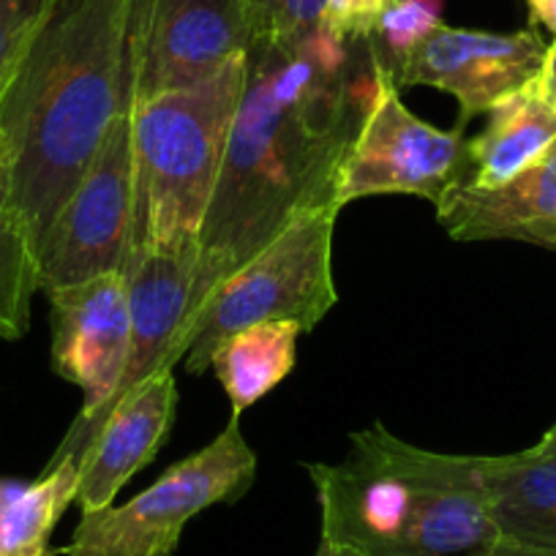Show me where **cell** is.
Instances as JSON below:
<instances>
[{"mask_svg": "<svg viewBox=\"0 0 556 556\" xmlns=\"http://www.w3.org/2000/svg\"><path fill=\"white\" fill-rule=\"evenodd\" d=\"M388 74L374 39H341L325 25L251 47L197 245L191 317L295 218L341 213V167Z\"/></svg>", "mask_w": 556, "mask_h": 556, "instance_id": "cell-1", "label": "cell"}, {"mask_svg": "<svg viewBox=\"0 0 556 556\" xmlns=\"http://www.w3.org/2000/svg\"><path fill=\"white\" fill-rule=\"evenodd\" d=\"M153 0H55L0 93L12 197L39 256L63 202L131 110Z\"/></svg>", "mask_w": 556, "mask_h": 556, "instance_id": "cell-2", "label": "cell"}, {"mask_svg": "<svg viewBox=\"0 0 556 556\" xmlns=\"http://www.w3.org/2000/svg\"><path fill=\"white\" fill-rule=\"evenodd\" d=\"M350 445L341 464H306L323 543L357 556H464L500 540L480 456L426 451L382 424Z\"/></svg>", "mask_w": 556, "mask_h": 556, "instance_id": "cell-3", "label": "cell"}, {"mask_svg": "<svg viewBox=\"0 0 556 556\" xmlns=\"http://www.w3.org/2000/svg\"><path fill=\"white\" fill-rule=\"evenodd\" d=\"M249 55L216 77L131 106L134 207L126 273L139 256L167 245H200L224 151L245 85Z\"/></svg>", "mask_w": 556, "mask_h": 556, "instance_id": "cell-4", "label": "cell"}, {"mask_svg": "<svg viewBox=\"0 0 556 556\" xmlns=\"http://www.w3.org/2000/svg\"><path fill=\"white\" fill-rule=\"evenodd\" d=\"M339 211H314L278 232L254 260L207 298L180 341L186 371L205 374L227 336L260 323L317 328L339 301L333 285V229Z\"/></svg>", "mask_w": 556, "mask_h": 556, "instance_id": "cell-5", "label": "cell"}, {"mask_svg": "<svg viewBox=\"0 0 556 556\" xmlns=\"http://www.w3.org/2000/svg\"><path fill=\"white\" fill-rule=\"evenodd\" d=\"M256 480V453L232 415L227 429L173 464L151 489L128 500L83 513L66 556H173L186 523L213 505H232Z\"/></svg>", "mask_w": 556, "mask_h": 556, "instance_id": "cell-6", "label": "cell"}, {"mask_svg": "<svg viewBox=\"0 0 556 556\" xmlns=\"http://www.w3.org/2000/svg\"><path fill=\"white\" fill-rule=\"evenodd\" d=\"M469 153L464 128L442 131L401 101L393 74L379 88L366 123L341 167L336 202L344 211L363 197H424L434 207L467 184Z\"/></svg>", "mask_w": 556, "mask_h": 556, "instance_id": "cell-7", "label": "cell"}, {"mask_svg": "<svg viewBox=\"0 0 556 556\" xmlns=\"http://www.w3.org/2000/svg\"><path fill=\"white\" fill-rule=\"evenodd\" d=\"M134 207L131 110L123 112L39 249V292L121 273Z\"/></svg>", "mask_w": 556, "mask_h": 556, "instance_id": "cell-8", "label": "cell"}, {"mask_svg": "<svg viewBox=\"0 0 556 556\" xmlns=\"http://www.w3.org/2000/svg\"><path fill=\"white\" fill-rule=\"evenodd\" d=\"M548 45L534 28L491 34L469 28H437L424 45L393 68L401 88H437L458 101L456 128L475 115H489L502 99L540 74Z\"/></svg>", "mask_w": 556, "mask_h": 556, "instance_id": "cell-9", "label": "cell"}, {"mask_svg": "<svg viewBox=\"0 0 556 556\" xmlns=\"http://www.w3.org/2000/svg\"><path fill=\"white\" fill-rule=\"evenodd\" d=\"M197 245H167L139 256L123 276L128 281V312H131V341L121 384L99 415L83 429H68L50 462L83 453L101 420L126 399L137 384L151 379L162 368H175L180 355L186 323L191 317V290H194Z\"/></svg>", "mask_w": 556, "mask_h": 556, "instance_id": "cell-10", "label": "cell"}, {"mask_svg": "<svg viewBox=\"0 0 556 556\" xmlns=\"http://www.w3.org/2000/svg\"><path fill=\"white\" fill-rule=\"evenodd\" d=\"M52 371L83 390V409L72 429H83L121 384L131 341L128 281L104 273L50 292Z\"/></svg>", "mask_w": 556, "mask_h": 556, "instance_id": "cell-11", "label": "cell"}, {"mask_svg": "<svg viewBox=\"0 0 556 556\" xmlns=\"http://www.w3.org/2000/svg\"><path fill=\"white\" fill-rule=\"evenodd\" d=\"M254 45L249 0H153L134 104L167 90L194 88L249 55Z\"/></svg>", "mask_w": 556, "mask_h": 556, "instance_id": "cell-12", "label": "cell"}, {"mask_svg": "<svg viewBox=\"0 0 556 556\" xmlns=\"http://www.w3.org/2000/svg\"><path fill=\"white\" fill-rule=\"evenodd\" d=\"M175 412V368H162L117 401L77 456L74 505H79L83 513L110 507L123 485L162 451L173 431Z\"/></svg>", "mask_w": 556, "mask_h": 556, "instance_id": "cell-13", "label": "cell"}, {"mask_svg": "<svg viewBox=\"0 0 556 556\" xmlns=\"http://www.w3.org/2000/svg\"><path fill=\"white\" fill-rule=\"evenodd\" d=\"M556 218V142L543 159L485 191L456 189L437 205L453 240H523Z\"/></svg>", "mask_w": 556, "mask_h": 556, "instance_id": "cell-14", "label": "cell"}, {"mask_svg": "<svg viewBox=\"0 0 556 556\" xmlns=\"http://www.w3.org/2000/svg\"><path fill=\"white\" fill-rule=\"evenodd\" d=\"M556 142V106L540 90L538 77L502 99L489 112V123L478 137L467 139L469 173L458 189L485 191L505 186Z\"/></svg>", "mask_w": 556, "mask_h": 556, "instance_id": "cell-15", "label": "cell"}, {"mask_svg": "<svg viewBox=\"0 0 556 556\" xmlns=\"http://www.w3.org/2000/svg\"><path fill=\"white\" fill-rule=\"evenodd\" d=\"M500 538L556 548V458L532 451L480 456Z\"/></svg>", "mask_w": 556, "mask_h": 556, "instance_id": "cell-16", "label": "cell"}, {"mask_svg": "<svg viewBox=\"0 0 556 556\" xmlns=\"http://www.w3.org/2000/svg\"><path fill=\"white\" fill-rule=\"evenodd\" d=\"M295 323H260L227 336L211 357V368L222 382L232 415H243L251 404L285 382L298 361Z\"/></svg>", "mask_w": 556, "mask_h": 556, "instance_id": "cell-17", "label": "cell"}, {"mask_svg": "<svg viewBox=\"0 0 556 556\" xmlns=\"http://www.w3.org/2000/svg\"><path fill=\"white\" fill-rule=\"evenodd\" d=\"M77 496V458L50 462L41 478H0V556H50V538Z\"/></svg>", "mask_w": 556, "mask_h": 556, "instance_id": "cell-18", "label": "cell"}, {"mask_svg": "<svg viewBox=\"0 0 556 556\" xmlns=\"http://www.w3.org/2000/svg\"><path fill=\"white\" fill-rule=\"evenodd\" d=\"M39 292V256L12 197V164L0 137V339H23Z\"/></svg>", "mask_w": 556, "mask_h": 556, "instance_id": "cell-19", "label": "cell"}, {"mask_svg": "<svg viewBox=\"0 0 556 556\" xmlns=\"http://www.w3.org/2000/svg\"><path fill=\"white\" fill-rule=\"evenodd\" d=\"M445 0H390L374 34V47L393 72L437 28H442Z\"/></svg>", "mask_w": 556, "mask_h": 556, "instance_id": "cell-20", "label": "cell"}, {"mask_svg": "<svg viewBox=\"0 0 556 556\" xmlns=\"http://www.w3.org/2000/svg\"><path fill=\"white\" fill-rule=\"evenodd\" d=\"M55 0H0V93Z\"/></svg>", "mask_w": 556, "mask_h": 556, "instance_id": "cell-21", "label": "cell"}, {"mask_svg": "<svg viewBox=\"0 0 556 556\" xmlns=\"http://www.w3.org/2000/svg\"><path fill=\"white\" fill-rule=\"evenodd\" d=\"M390 0H325L323 23L341 39L366 41L374 39Z\"/></svg>", "mask_w": 556, "mask_h": 556, "instance_id": "cell-22", "label": "cell"}, {"mask_svg": "<svg viewBox=\"0 0 556 556\" xmlns=\"http://www.w3.org/2000/svg\"><path fill=\"white\" fill-rule=\"evenodd\" d=\"M325 0H281L276 41H298L323 23Z\"/></svg>", "mask_w": 556, "mask_h": 556, "instance_id": "cell-23", "label": "cell"}, {"mask_svg": "<svg viewBox=\"0 0 556 556\" xmlns=\"http://www.w3.org/2000/svg\"><path fill=\"white\" fill-rule=\"evenodd\" d=\"M251 12H254L256 25V45H270L278 34V9L281 0H249Z\"/></svg>", "mask_w": 556, "mask_h": 556, "instance_id": "cell-24", "label": "cell"}, {"mask_svg": "<svg viewBox=\"0 0 556 556\" xmlns=\"http://www.w3.org/2000/svg\"><path fill=\"white\" fill-rule=\"evenodd\" d=\"M464 556H556V548H540V545H527V543H516V540L500 538L494 540L485 548L472 551V554Z\"/></svg>", "mask_w": 556, "mask_h": 556, "instance_id": "cell-25", "label": "cell"}, {"mask_svg": "<svg viewBox=\"0 0 556 556\" xmlns=\"http://www.w3.org/2000/svg\"><path fill=\"white\" fill-rule=\"evenodd\" d=\"M538 85H540V90H543L545 99L556 106V36H554V41L548 45V52H545L543 68H540V74H538Z\"/></svg>", "mask_w": 556, "mask_h": 556, "instance_id": "cell-26", "label": "cell"}, {"mask_svg": "<svg viewBox=\"0 0 556 556\" xmlns=\"http://www.w3.org/2000/svg\"><path fill=\"white\" fill-rule=\"evenodd\" d=\"M532 23L545 25L556 36V0H527Z\"/></svg>", "mask_w": 556, "mask_h": 556, "instance_id": "cell-27", "label": "cell"}, {"mask_svg": "<svg viewBox=\"0 0 556 556\" xmlns=\"http://www.w3.org/2000/svg\"><path fill=\"white\" fill-rule=\"evenodd\" d=\"M523 240H527V243H538V245H548V249H556V218L554 222L543 224V227H534Z\"/></svg>", "mask_w": 556, "mask_h": 556, "instance_id": "cell-28", "label": "cell"}, {"mask_svg": "<svg viewBox=\"0 0 556 556\" xmlns=\"http://www.w3.org/2000/svg\"><path fill=\"white\" fill-rule=\"evenodd\" d=\"M534 456H543V458H556V424L551 426L548 431L543 434V440L538 442L534 447H529Z\"/></svg>", "mask_w": 556, "mask_h": 556, "instance_id": "cell-29", "label": "cell"}, {"mask_svg": "<svg viewBox=\"0 0 556 556\" xmlns=\"http://www.w3.org/2000/svg\"><path fill=\"white\" fill-rule=\"evenodd\" d=\"M314 556H357V554H352V551H346V548H339V545L323 543V540H319V548Z\"/></svg>", "mask_w": 556, "mask_h": 556, "instance_id": "cell-30", "label": "cell"}]
</instances>
